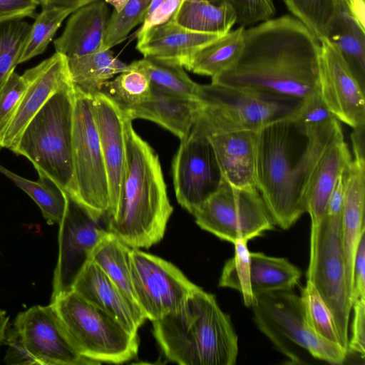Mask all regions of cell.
<instances>
[{
	"label": "cell",
	"instance_id": "f907efd6",
	"mask_svg": "<svg viewBox=\"0 0 365 365\" xmlns=\"http://www.w3.org/2000/svg\"><path fill=\"white\" fill-rule=\"evenodd\" d=\"M354 160L365 161L364 160V125L353 128L351 135Z\"/></svg>",
	"mask_w": 365,
	"mask_h": 365
},
{
	"label": "cell",
	"instance_id": "52a82bcc",
	"mask_svg": "<svg viewBox=\"0 0 365 365\" xmlns=\"http://www.w3.org/2000/svg\"><path fill=\"white\" fill-rule=\"evenodd\" d=\"M251 308L257 327L289 363L306 364L308 356L331 364L346 360V349L309 326L301 297L292 289L255 294Z\"/></svg>",
	"mask_w": 365,
	"mask_h": 365
},
{
	"label": "cell",
	"instance_id": "b9f144b4",
	"mask_svg": "<svg viewBox=\"0 0 365 365\" xmlns=\"http://www.w3.org/2000/svg\"><path fill=\"white\" fill-rule=\"evenodd\" d=\"M26 88L23 75L13 72L0 89V137Z\"/></svg>",
	"mask_w": 365,
	"mask_h": 365
},
{
	"label": "cell",
	"instance_id": "4dcf8cb0",
	"mask_svg": "<svg viewBox=\"0 0 365 365\" xmlns=\"http://www.w3.org/2000/svg\"><path fill=\"white\" fill-rule=\"evenodd\" d=\"M301 271L283 257L250 252V281L254 295L291 290L298 284Z\"/></svg>",
	"mask_w": 365,
	"mask_h": 365
},
{
	"label": "cell",
	"instance_id": "9f6ffc18",
	"mask_svg": "<svg viewBox=\"0 0 365 365\" xmlns=\"http://www.w3.org/2000/svg\"><path fill=\"white\" fill-rule=\"evenodd\" d=\"M282 1H284V0H282Z\"/></svg>",
	"mask_w": 365,
	"mask_h": 365
},
{
	"label": "cell",
	"instance_id": "9c48e42d",
	"mask_svg": "<svg viewBox=\"0 0 365 365\" xmlns=\"http://www.w3.org/2000/svg\"><path fill=\"white\" fill-rule=\"evenodd\" d=\"M341 215L325 213L319 224L311 227L307 279L314 285L329 307L340 344L348 351L352 303L341 242Z\"/></svg>",
	"mask_w": 365,
	"mask_h": 365
},
{
	"label": "cell",
	"instance_id": "f1b7e54d",
	"mask_svg": "<svg viewBox=\"0 0 365 365\" xmlns=\"http://www.w3.org/2000/svg\"><path fill=\"white\" fill-rule=\"evenodd\" d=\"M67 60L74 86L91 96L102 91L113 76L129 69V65L114 56L110 49Z\"/></svg>",
	"mask_w": 365,
	"mask_h": 365
},
{
	"label": "cell",
	"instance_id": "e0dca14e",
	"mask_svg": "<svg viewBox=\"0 0 365 365\" xmlns=\"http://www.w3.org/2000/svg\"><path fill=\"white\" fill-rule=\"evenodd\" d=\"M23 76L26 81V88L0 137V148L10 150L15 147L25 127L49 98L72 82L68 60L58 52L26 70Z\"/></svg>",
	"mask_w": 365,
	"mask_h": 365
},
{
	"label": "cell",
	"instance_id": "f546056e",
	"mask_svg": "<svg viewBox=\"0 0 365 365\" xmlns=\"http://www.w3.org/2000/svg\"><path fill=\"white\" fill-rule=\"evenodd\" d=\"M245 29L240 26L204 46L193 55L186 68L211 78L230 68L241 55Z\"/></svg>",
	"mask_w": 365,
	"mask_h": 365
},
{
	"label": "cell",
	"instance_id": "f6af8a7d",
	"mask_svg": "<svg viewBox=\"0 0 365 365\" xmlns=\"http://www.w3.org/2000/svg\"><path fill=\"white\" fill-rule=\"evenodd\" d=\"M4 341L9 345V349L4 358L7 364H38L26 349L14 327L11 329H6Z\"/></svg>",
	"mask_w": 365,
	"mask_h": 365
},
{
	"label": "cell",
	"instance_id": "f5cc1de1",
	"mask_svg": "<svg viewBox=\"0 0 365 365\" xmlns=\"http://www.w3.org/2000/svg\"><path fill=\"white\" fill-rule=\"evenodd\" d=\"M9 323V316L6 311L0 310V345L4 340Z\"/></svg>",
	"mask_w": 365,
	"mask_h": 365
},
{
	"label": "cell",
	"instance_id": "bcb514c9",
	"mask_svg": "<svg viewBox=\"0 0 365 365\" xmlns=\"http://www.w3.org/2000/svg\"><path fill=\"white\" fill-rule=\"evenodd\" d=\"M39 4L38 0H0V23L25 17L34 18Z\"/></svg>",
	"mask_w": 365,
	"mask_h": 365
},
{
	"label": "cell",
	"instance_id": "ffe728a7",
	"mask_svg": "<svg viewBox=\"0 0 365 365\" xmlns=\"http://www.w3.org/2000/svg\"><path fill=\"white\" fill-rule=\"evenodd\" d=\"M343 175L341 242L352 303L354 262L359 242L365 233V161L351 160L344 170Z\"/></svg>",
	"mask_w": 365,
	"mask_h": 365
},
{
	"label": "cell",
	"instance_id": "d6a6232c",
	"mask_svg": "<svg viewBox=\"0 0 365 365\" xmlns=\"http://www.w3.org/2000/svg\"><path fill=\"white\" fill-rule=\"evenodd\" d=\"M129 67L143 73L151 88L174 94L195 98L197 83L186 73L183 66L163 60L144 57Z\"/></svg>",
	"mask_w": 365,
	"mask_h": 365
},
{
	"label": "cell",
	"instance_id": "484cf974",
	"mask_svg": "<svg viewBox=\"0 0 365 365\" xmlns=\"http://www.w3.org/2000/svg\"><path fill=\"white\" fill-rule=\"evenodd\" d=\"M365 28L338 3L326 38L337 48L354 76L364 88Z\"/></svg>",
	"mask_w": 365,
	"mask_h": 365
},
{
	"label": "cell",
	"instance_id": "4316f807",
	"mask_svg": "<svg viewBox=\"0 0 365 365\" xmlns=\"http://www.w3.org/2000/svg\"><path fill=\"white\" fill-rule=\"evenodd\" d=\"M171 19L188 30L220 36L237 23L236 14L230 5L208 0H183Z\"/></svg>",
	"mask_w": 365,
	"mask_h": 365
},
{
	"label": "cell",
	"instance_id": "8fae6325",
	"mask_svg": "<svg viewBox=\"0 0 365 365\" xmlns=\"http://www.w3.org/2000/svg\"><path fill=\"white\" fill-rule=\"evenodd\" d=\"M193 216L202 230L233 244L248 242L275 225L256 187H236L222 178Z\"/></svg>",
	"mask_w": 365,
	"mask_h": 365
},
{
	"label": "cell",
	"instance_id": "7a4b0ae2",
	"mask_svg": "<svg viewBox=\"0 0 365 365\" xmlns=\"http://www.w3.org/2000/svg\"><path fill=\"white\" fill-rule=\"evenodd\" d=\"M343 135L336 118L305 127L289 117L257 131L256 187L275 225L287 230L307 212L314 171L329 146Z\"/></svg>",
	"mask_w": 365,
	"mask_h": 365
},
{
	"label": "cell",
	"instance_id": "7402d4cb",
	"mask_svg": "<svg viewBox=\"0 0 365 365\" xmlns=\"http://www.w3.org/2000/svg\"><path fill=\"white\" fill-rule=\"evenodd\" d=\"M109 19L104 0H96L71 14L62 34L54 42L56 52L67 59L103 51Z\"/></svg>",
	"mask_w": 365,
	"mask_h": 365
},
{
	"label": "cell",
	"instance_id": "681fc988",
	"mask_svg": "<svg viewBox=\"0 0 365 365\" xmlns=\"http://www.w3.org/2000/svg\"><path fill=\"white\" fill-rule=\"evenodd\" d=\"M337 3L363 28H365L364 0H337Z\"/></svg>",
	"mask_w": 365,
	"mask_h": 365
},
{
	"label": "cell",
	"instance_id": "9a60e30c",
	"mask_svg": "<svg viewBox=\"0 0 365 365\" xmlns=\"http://www.w3.org/2000/svg\"><path fill=\"white\" fill-rule=\"evenodd\" d=\"M320 41L318 92L330 110L352 128L365 125L364 88L337 48L327 38Z\"/></svg>",
	"mask_w": 365,
	"mask_h": 365
},
{
	"label": "cell",
	"instance_id": "816d5d0a",
	"mask_svg": "<svg viewBox=\"0 0 365 365\" xmlns=\"http://www.w3.org/2000/svg\"><path fill=\"white\" fill-rule=\"evenodd\" d=\"M42 8H73L78 9L96 0H38Z\"/></svg>",
	"mask_w": 365,
	"mask_h": 365
},
{
	"label": "cell",
	"instance_id": "3957f363",
	"mask_svg": "<svg viewBox=\"0 0 365 365\" xmlns=\"http://www.w3.org/2000/svg\"><path fill=\"white\" fill-rule=\"evenodd\" d=\"M125 121L126 163L120 195L106 218L108 230L131 248H149L164 236L173 208L160 160L150 145Z\"/></svg>",
	"mask_w": 365,
	"mask_h": 365
},
{
	"label": "cell",
	"instance_id": "1f68e13d",
	"mask_svg": "<svg viewBox=\"0 0 365 365\" xmlns=\"http://www.w3.org/2000/svg\"><path fill=\"white\" fill-rule=\"evenodd\" d=\"M0 173L9 178L36 203L49 225L60 224L66 206V192L47 175L38 173V180L24 178L0 165Z\"/></svg>",
	"mask_w": 365,
	"mask_h": 365
},
{
	"label": "cell",
	"instance_id": "44dd1931",
	"mask_svg": "<svg viewBox=\"0 0 365 365\" xmlns=\"http://www.w3.org/2000/svg\"><path fill=\"white\" fill-rule=\"evenodd\" d=\"M72 290L137 334L146 319L95 262L90 260L76 279Z\"/></svg>",
	"mask_w": 365,
	"mask_h": 365
},
{
	"label": "cell",
	"instance_id": "4fadbf2b",
	"mask_svg": "<svg viewBox=\"0 0 365 365\" xmlns=\"http://www.w3.org/2000/svg\"><path fill=\"white\" fill-rule=\"evenodd\" d=\"M66 196V210L58 225V255L51 300L72 290L93 250L108 232L107 224L103 223L105 219L94 217L75 196L68 192Z\"/></svg>",
	"mask_w": 365,
	"mask_h": 365
},
{
	"label": "cell",
	"instance_id": "5b68a950",
	"mask_svg": "<svg viewBox=\"0 0 365 365\" xmlns=\"http://www.w3.org/2000/svg\"><path fill=\"white\" fill-rule=\"evenodd\" d=\"M74 85L53 93L21 133L13 153L26 158L38 173L52 179L73 196L72 138Z\"/></svg>",
	"mask_w": 365,
	"mask_h": 365
},
{
	"label": "cell",
	"instance_id": "d4e9b609",
	"mask_svg": "<svg viewBox=\"0 0 365 365\" xmlns=\"http://www.w3.org/2000/svg\"><path fill=\"white\" fill-rule=\"evenodd\" d=\"M351 160L344 135L334 140L324 153L307 195L311 227H316L324 215L337 180Z\"/></svg>",
	"mask_w": 365,
	"mask_h": 365
},
{
	"label": "cell",
	"instance_id": "d590c367",
	"mask_svg": "<svg viewBox=\"0 0 365 365\" xmlns=\"http://www.w3.org/2000/svg\"><path fill=\"white\" fill-rule=\"evenodd\" d=\"M235 253L225 263L218 286L235 289L243 298L244 304L251 307L255 300L250 281V251L247 241L238 240L234 243Z\"/></svg>",
	"mask_w": 365,
	"mask_h": 365
},
{
	"label": "cell",
	"instance_id": "7bdbcfd3",
	"mask_svg": "<svg viewBox=\"0 0 365 365\" xmlns=\"http://www.w3.org/2000/svg\"><path fill=\"white\" fill-rule=\"evenodd\" d=\"M293 118L305 127H312L327 123L336 118L330 112L317 92L303 101Z\"/></svg>",
	"mask_w": 365,
	"mask_h": 365
},
{
	"label": "cell",
	"instance_id": "ac0fdd59",
	"mask_svg": "<svg viewBox=\"0 0 365 365\" xmlns=\"http://www.w3.org/2000/svg\"><path fill=\"white\" fill-rule=\"evenodd\" d=\"M92 96L109 185L110 207L107 218L116 206L125 175V121L127 114L103 91L95 93Z\"/></svg>",
	"mask_w": 365,
	"mask_h": 365
},
{
	"label": "cell",
	"instance_id": "ab89813d",
	"mask_svg": "<svg viewBox=\"0 0 365 365\" xmlns=\"http://www.w3.org/2000/svg\"><path fill=\"white\" fill-rule=\"evenodd\" d=\"M150 0H128L119 11L109 17L103 50L110 49L122 43L130 31L145 20Z\"/></svg>",
	"mask_w": 365,
	"mask_h": 365
},
{
	"label": "cell",
	"instance_id": "60d3db41",
	"mask_svg": "<svg viewBox=\"0 0 365 365\" xmlns=\"http://www.w3.org/2000/svg\"><path fill=\"white\" fill-rule=\"evenodd\" d=\"M215 4H227L235 11L237 23L247 26L268 20L274 15V0H208Z\"/></svg>",
	"mask_w": 365,
	"mask_h": 365
},
{
	"label": "cell",
	"instance_id": "7dc6e473",
	"mask_svg": "<svg viewBox=\"0 0 365 365\" xmlns=\"http://www.w3.org/2000/svg\"><path fill=\"white\" fill-rule=\"evenodd\" d=\"M361 298H365V233L360 239L354 262L352 304Z\"/></svg>",
	"mask_w": 365,
	"mask_h": 365
},
{
	"label": "cell",
	"instance_id": "30bf717a",
	"mask_svg": "<svg viewBox=\"0 0 365 365\" xmlns=\"http://www.w3.org/2000/svg\"><path fill=\"white\" fill-rule=\"evenodd\" d=\"M72 155L75 197L94 217L106 220L110 207L109 185L93 96L76 86Z\"/></svg>",
	"mask_w": 365,
	"mask_h": 365
},
{
	"label": "cell",
	"instance_id": "603a6c76",
	"mask_svg": "<svg viewBox=\"0 0 365 365\" xmlns=\"http://www.w3.org/2000/svg\"><path fill=\"white\" fill-rule=\"evenodd\" d=\"M207 138L222 178L236 187H256L257 131L223 133Z\"/></svg>",
	"mask_w": 365,
	"mask_h": 365
},
{
	"label": "cell",
	"instance_id": "8d00e7d4",
	"mask_svg": "<svg viewBox=\"0 0 365 365\" xmlns=\"http://www.w3.org/2000/svg\"><path fill=\"white\" fill-rule=\"evenodd\" d=\"M106 93L123 110L137 106L147 100L151 93V86L141 71L129 69L119 73L113 81L106 83Z\"/></svg>",
	"mask_w": 365,
	"mask_h": 365
},
{
	"label": "cell",
	"instance_id": "74e56055",
	"mask_svg": "<svg viewBox=\"0 0 365 365\" xmlns=\"http://www.w3.org/2000/svg\"><path fill=\"white\" fill-rule=\"evenodd\" d=\"M305 318L321 336L340 344L334 317L314 285L307 279L300 296Z\"/></svg>",
	"mask_w": 365,
	"mask_h": 365
},
{
	"label": "cell",
	"instance_id": "d6986e66",
	"mask_svg": "<svg viewBox=\"0 0 365 365\" xmlns=\"http://www.w3.org/2000/svg\"><path fill=\"white\" fill-rule=\"evenodd\" d=\"M220 36L188 30L170 19L137 33L136 48L144 57L169 61L187 68L199 49Z\"/></svg>",
	"mask_w": 365,
	"mask_h": 365
},
{
	"label": "cell",
	"instance_id": "2e32d148",
	"mask_svg": "<svg viewBox=\"0 0 365 365\" xmlns=\"http://www.w3.org/2000/svg\"><path fill=\"white\" fill-rule=\"evenodd\" d=\"M14 327L38 365H91L76 350L51 304L20 312Z\"/></svg>",
	"mask_w": 365,
	"mask_h": 365
},
{
	"label": "cell",
	"instance_id": "c3c4849f",
	"mask_svg": "<svg viewBox=\"0 0 365 365\" xmlns=\"http://www.w3.org/2000/svg\"><path fill=\"white\" fill-rule=\"evenodd\" d=\"M182 1L183 0H164L162 4L144 20L142 26L137 33L169 21L179 9Z\"/></svg>",
	"mask_w": 365,
	"mask_h": 365
},
{
	"label": "cell",
	"instance_id": "ba28073f",
	"mask_svg": "<svg viewBox=\"0 0 365 365\" xmlns=\"http://www.w3.org/2000/svg\"><path fill=\"white\" fill-rule=\"evenodd\" d=\"M50 304L72 344L86 359L96 364H122L137 356L138 334L73 290L58 295Z\"/></svg>",
	"mask_w": 365,
	"mask_h": 365
},
{
	"label": "cell",
	"instance_id": "83f0119b",
	"mask_svg": "<svg viewBox=\"0 0 365 365\" xmlns=\"http://www.w3.org/2000/svg\"><path fill=\"white\" fill-rule=\"evenodd\" d=\"M130 250L131 247L108 231L93 250L91 260L101 268L130 303L142 312L133 287Z\"/></svg>",
	"mask_w": 365,
	"mask_h": 365
},
{
	"label": "cell",
	"instance_id": "7c38bea8",
	"mask_svg": "<svg viewBox=\"0 0 365 365\" xmlns=\"http://www.w3.org/2000/svg\"><path fill=\"white\" fill-rule=\"evenodd\" d=\"M130 270L137 302L151 322L179 309L200 288L170 262L137 248L130 250Z\"/></svg>",
	"mask_w": 365,
	"mask_h": 365
},
{
	"label": "cell",
	"instance_id": "8992f818",
	"mask_svg": "<svg viewBox=\"0 0 365 365\" xmlns=\"http://www.w3.org/2000/svg\"><path fill=\"white\" fill-rule=\"evenodd\" d=\"M195 98L200 106L193 127L206 137L257 131L274 121L293 117L304 101L212 82L198 84Z\"/></svg>",
	"mask_w": 365,
	"mask_h": 365
},
{
	"label": "cell",
	"instance_id": "cb8c5ba5",
	"mask_svg": "<svg viewBox=\"0 0 365 365\" xmlns=\"http://www.w3.org/2000/svg\"><path fill=\"white\" fill-rule=\"evenodd\" d=\"M199 106L195 98L151 88L147 100L123 110L132 120L136 118L151 120L181 140L192 128Z\"/></svg>",
	"mask_w": 365,
	"mask_h": 365
},
{
	"label": "cell",
	"instance_id": "db71d44e",
	"mask_svg": "<svg viewBox=\"0 0 365 365\" xmlns=\"http://www.w3.org/2000/svg\"><path fill=\"white\" fill-rule=\"evenodd\" d=\"M106 3L114 7V11H119L128 0H104Z\"/></svg>",
	"mask_w": 365,
	"mask_h": 365
},
{
	"label": "cell",
	"instance_id": "277c9868",
	"mask_svg": "<svg viewBox=\"0 0 365 365\" xmlns=\"http://www.w3.org/2000/svg\"><path fill=\"white\" fill-rule=\"evenodd\" d=\"M165 356L181 365H234L238 337L215 296L197 289L177 311L152 322Z\"/></svg>",
	"mask_w": 365,
	"mask_h": 365
},
{
	"label": "cell",
	"instance_id": "e575fe53",
	"mask_svg": "<svg viewBox=\"0 0 365 365\" xmlns=\"http://www.w3.org/2000/svg\"><path fill=\"white\" fill-rule=\"evenodd\" d=\"M76 10L73 8H42L31 25L19 63H24L43 53L63 20Z\"/></svg>",
	"mask_w": 365,
	"mask_h": 365
},
{
	"label": "cell",
	"instance_id": "6da1fadb",
	"mask_svg": "<svg viewBox=\"0 0 365 365\" xmlns=\"http://www.w3.org/2000/svg\"><path fill=\"white\" fill-rule=\"evenodd\" d=\"M320 41L301 21L284 15L245 29L235 63L212 83L304 100L318 92Z\"/></svg>",
	"mask_w": 365,
	"mask_h": 365
},
{
	"label": "cell",
	"instance_id": "5bb4252c",
	"mask_svg": "<svg viewBox=\"0 0 365 365\" xmlns=\"http://www.w3.org/2000/svg\"><path fill=\"white\" fill-rule=\"evenodd\" d=\"M172 174L177 200L192 215L221 182L212 145L193 126L180 140L172 163Z\"/></svg>",
	"mask_w": 365,
	"mask_h": 365
},
{
	"label": "cell",
	"instance_id": "11a10c76",
	"mask_svg": "<svg viewBox=\"0 0 365 365\" xmlns=\"http://www.w3.org/2000/svg\"><path fill=\"white\" fill-rule=\"evenodd\" d=\"M164 0H150L145 19L150 15V14L155 10Z\"/></svg>",
	"mask_w": 365,
	"mask_h": 365
},
{
	"label": "cell",
	"instance_id": "ee69618b",
	"mask_svg": "<svg viewBox=\"0 0 365 365\" xmlns=\"http://www.w3.org/2000/svg\"><path fill=\"white\" fill-rule=\"evenodd\" d=\"M351 309L354 316L351 327V336L349 338L348 352L365 355V298L355 300Z\"/></svg>",
	"mask_w": 365,
	"mask_h": 365
},
{
	"label": "cell",
	"instance_id": "836d02e7",
	"mask_svg": "<svg viewBox=\"0 0 365 365\" xmlns=\"http://www.w3.org/2000/svg\"><path fill=\"white\" fill-rule=\"evenodd\" d=\"M31 30L23 19L0 23V89L20 63Z\"/></svg>",
	"mask_w": 365,
	"mask_h": 365
},
{
	"label": "cell",
	"instance_id": "f35d334b",
	"mask_svg": "<svg viewBox=\"0 0 365 365\" xmlns=\"http://www.w3.org/2000/svg\"><path fill=\"white\" fill-rule=\"evenodd\" d=\"M294 17L305 24L319 39L326 38L336 9L337 0H284Z\"/></svg>",
	"mask_w": 365,
	"mask_h": 365
}]
</instances>
